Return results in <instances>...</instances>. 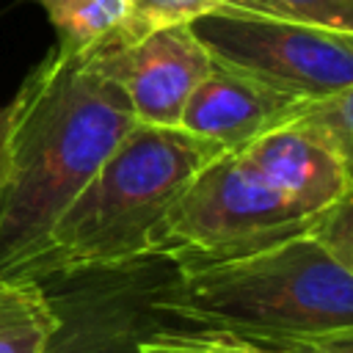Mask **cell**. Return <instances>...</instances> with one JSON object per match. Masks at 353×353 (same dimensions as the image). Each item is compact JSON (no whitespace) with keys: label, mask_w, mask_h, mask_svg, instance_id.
Returning <instances> with one entry per match:
<instances>
[{"label":"cell","mask_w":353,"mask_h":353,"mask_svg":"<svg viewBox=\"0 0 353 353\" xmlns=\"http://www.w3.org/2000/svg\"><path fill=\"white\" fill-rule=\"evenodd\" d=\"M8 108L0 174V273L17 276L50 240L61 212L135 124L94 58L52 47L19 83Z\"/></svg>","instance_id":"1"},{"label":"cell","mask_w":353,"mask_h":353,"mask_svg":"<svg viewBox=\"0 0 353 353\" xmlns=\"http://www.w3.org/2000/svg\"><path fill=\"white\" fill-rule=\"evenodd\" d=\"M176 325L218 328L279 353L353 334V270L309 234L248 254L176 265L163 298Z\"/></svg>","instance_id":"2"},{"label":"cell","mask_w":353,"mask_h":353,"mask_svg":"<svg viewBox=\"0 0 353 353\" xmlns=\"http://www.w3.org/2000/svg\"><path fill=\"white\" fill-rule=\"evenodd\" d=\"M223 149L179 127L132 124L55 221L47 248L17 276L119 265L152 254L154 232L185 188Z\"/></svg>","instance_id":"3"},{"label":"cell","mask_w":353,"mask_h":353,"mask_svg":"<svg viewBox=\"0 0 353 353\" xmlns=\"http://www.w3.org/2000/svg\"><path fill=\"white\" fill-rule=\"evenodd\" d=\"M314 215L298 210L240 154L221 152L199 168L165 210L152 254L176 265L215 262L306 234Z\"/></svg>","instance_id":"4"},{"label":"cell","mask_w":353,"mask_h":353,"mask_svg":"<svg viewBox=\"0 0 353 353\" xmlns=\"http://www.w3.org/2000/svg\"><path fill=\"white\" fill-rule=\"evenodd\" d=\"M174 279L176 262L163 254L36 279L58 320L44 353H141L149 334L176 325L163 309Z\"/></svg>","instance_id":"5"},{"label":"cell","mask_w":353,"mask_h":353,"mask_svg":"<svg viewBox=\"0 0 353 353\" xmlns=\"http://www.w3.org/2000/svg\"><path fill=\"white\" fill-rule=\"evenodd\" d=\"M190 30L221 66L295 97H323L353 85V33L218 6Z\"/></svg>","instance_id":"6"},{"label":"cell","mask_w":353,"mask_h":353,"mask_svg":"<svg viewBox=\"0 0 353 353\" xmlns=\"http://www.w3.org/2000/svg\"><path fill=\"white\" fill-rule=\"evenodd\" d=\"M94 63L119 85L138 124L179 127L182 108L210 72L212 58L190 25H171L94 55Z\"/></svg>","instance_id":"7"},{"label":"cell","mask_w":353,"mask_h":353,"mask_svg":"<svg viewBox=\"0 0 353 353\" xmlns=\"http://www.w3.org/2000/svg\"><path fill=\"white\" fill-rule=\"evenodd\" d=\"M303 102L306 97L273 88L212 61L210 72L182 108L179 130L204 138L223 152H240L254 138L290 124Z\"/></svg>","instance_id":"8"},{"label":"cell","mask_w":353,"mask_h":353,"mask_svg":"<svg viewBox=\"0 0 353 353\" xmlns=\"http://www.w3.org/2000/svg\"><path fill=\"white\" fill-rule=\"evenodd\" d=\"M240 154L268 185L309 215L353 193V163L298 124L254 138Z\"/></svg>","instance_id":"9"},{"label":"cell","mask_w":353,"mask_h":353,"mask_svg":"<svg viewBox=\"0 0 353 353\" xmlns=\"http://www.w3.org/2000/svg\"><path fill=\"white\" fill-rule=\"evenodd\" d=\"M47 14L58 50L94 58L124 44L127 0H33Z\"/></svg>","instance_id":"10"},{"label":"cell","mask_w":353,"mask_h":353,"mask_svg":"<svg viewBox=\"0 0 353 353\" xmlns=\"http://www.w3.org/2000/svg\"><path fill=\"white\" fill-rule=\"evenodd\" d=\"M55 323L50 298L36 279L0 273V353H44Z\"/></svg>","instance_id":"11"},{"label":"cell","mask_w":353,"mask_h":353,"mask_svg":"<svg viewBox=\"0 0 353 353\" xmlns=\"http://www.w3.org/2000/svg\"><path fill=\"white\" fill-rule=\"evenodd\" d=\"M290 124L309 130L353 163V85L323 97H306L301 113Z\"/></svg>","instance_id":"12"},{"label":"cell","mask_w":353,"mask_h":353,"mask_svg":"<svg viewBox=\"0 0 353 353\" xmlns=\"http://www.w3.org/2000/svg\"><path fill=\"white\" fill-rule=\"evenodd\" d=\"M141 353H279L218 328L168 325L141 342Z\"/></svg>","instance_id":"13"},{"label":"cell","mask_w":353,"mask_h":353,"mask_svg":"<svg viewBox=\"0 0 353 353\" xmlns=\"http://www.w3.org/2000/svg\"><path fill=\"white\" fill-rule=\"evenodd\" d=\"M223 6L353 33V0H223Z\"/></svg>","instance_id":"14"},{"label":"cell","mask_w":353,"mask_h":353,"mask_svg":"<svg viewBox=\"0 0 353 353\" xmlns=\"http://www.w3.org/2000/svg\"><path fill=\"white\" fill-rule=\"evenodd\" d=\"M221 3L223 0H127L124 44H132L160 28L190 25L193 19L218 8Z\"/></svg>","instance_id":"15"},{"label":"cell","mask_w":353,"mask_h":353,"mask_svg":"<svg viewBox=\"0 0 353 353\" xmlns=\"http://www.w3.org/2000/svg\"><path fill=\"white\" fill-rule=\"evenodd\" d=\"M306 234L342 268L353 270V193L314 212V221Z\"/></svg>","instance_id":"16"},{"label":"cell","mask_w":353,"mask_h":353,"mask_svg":"<svg viewBox=\"0 0 353 353\" xmlns=\"http://www.w3.org/2000/svg\"><path fill=\"white\" fill-rule=\"evenodd\" d=\"M298 353H353V334L345 336H331V339H320Z\"/></svg>","instance_id":"17"},{"label":"cell","mask_w":353,"mask_h":353,"mask_svg":"<svg viewBox=\"0 0 353 353\" xmlns=\"http://www.w3.org/2000/svg\"><path fill=\"white\" fill-rule=\"evenodd\" d=\"M6 130H8V108H0V174H3V160H6Z\"/></svg>","instance_id":"18"}]
</instances>
